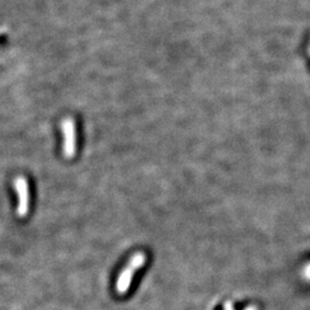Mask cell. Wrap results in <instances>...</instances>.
Instances as JSON below:
<instances>
[{
    "label": "cell",
    "instance_id": "cell-5",
    "mask_svg": "<svg viewBox=\"0 0 310 310\" xmlns=\"http://www.w3.org/2000/svg\"><path fill=\"white\" fill-rule=\"evenodd\" d=\"M225 310H234L232 302H231V301L226 302V304H225Z\"/></svg>",
    "mask_w": 310,
    "mask_h": 310
},
{
    "label": "cell",
    "instance_id": "cell-3",
    "mask_svg": "<svg viewBox=\"0 0 310 310\" xmlns=\"http://www.w3.org/2000/svg\"><path fill=\"white\" fill-rule=\"evenodd\" d=\"M14 189L17 196V216L23 218L28 215L30 209V189L27 178L23 176H17L15 178Z\"/></svg>",
    "mask_w": 310,
    "mask_h": 310
},
{
    "label": "cell",
    "instance_id": "cell-1",
    "mask_svg": "<svg viewBox=\"0 0 310 310\" xmlns=\"http://www.w3.org/2000/svg\"><path fill=\"white\" fill-rule=\"evenodd\" d=\"M145 262H146V255L144 253L138 252L130 259L129 263L126 264L125 268L119 272L117 281H116V292L119 296H124L125 293H128L132 284V279L136 275V272L144 267Z\"/></svg>",
    "mask_w": 310,
    "mask_h": 310
},
{
    "label": "cell",
    "instance_id": "cell-2",
    "mask_svg": "<svg viewBox=\"0 0 310 310\" xmlns=\"http://www.w3.org/2000/svg\"><path fill=\"white\" fill-rule=\"evenodd\" d=\"M61 131L63 137L62 152L66 159H73L77 152V131L76 123L73 118H65L61 122Z\"/></svg>",
    "mask_w": 310,
    "mask_h": 310
},
{
    "label": "cell",
    "instance_id": "cell-4",
    "mask_svg": "<svg viewBox=\"0 0 310 310\" xmlns=\"http://www.w3.org/2000/svg\"><path fill=\"white\" fill-rule=\"evenodd\" d=\"M304 276H305V278H307L308 281H310V264H308V266L306 267L305 272H304Z\"/></svg>",
    "mask_w": 310,
    "mask_h": 310
}]
</instances>
